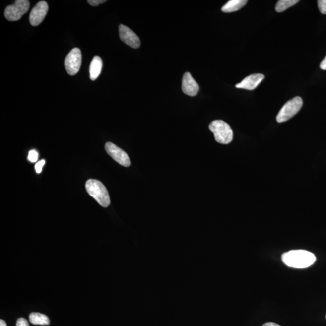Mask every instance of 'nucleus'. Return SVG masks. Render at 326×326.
<instances>
[{
	"instance_id": "f3484780",
	"label": "nucleus",
	"mask_w": 326,
	"mask_h": 326,
	"mask_svg": "<svg viewBox=\"0 0 326 326\" xmlns=\"http://www.w3.org/2000/svg\"><path fill=\"white\" fill-rule=\"evenodd\" d=\"M318 5L320 12L326 15V0H319L318 1Z\"/></svg>"
},
{
	"instance_id": "6e6552de",
	"label": "nucleus",
	"mask_w": 326,
	"mask_h": 326,
	"mask_svg": "<svg viewBox=\"0 0 326 326\" xmlns=\"http://www.w3.org/2000/svg\"><path fill=\"white\" fill-rule=\"evenodd\" d=\"M49 10V5L46 1L38 2L30 13V23L33 26H38L43 21Z\"/></svg>"
},
{
	"instance_id": "2eb2a0df",
	"label": "nucleus",
	"mask_w": 326,
	"mask_h": 326,
	"mask_svg": "<svg viewBox=\"0 0 326 326\" xmlns=\"http://www.w3.org/2000/svg\"><path fill=\"white\" fill-rule=\"evenodd\" d=\"M299 2V0H280L275 6V10L278 13L282 12Z\"/></svg>"
},
{
	"instance_id": "6ab92c4d",
	"label": "nucleus",
	"mask_w": 326,
	"mask_h": 326,
	"mask_svg": "<svg viewBox=\"0 0 326 326\" xmlns=\"http://www.w3.org/2000/svg\"><path fill=\"white\" fill-rule=\"evenodd\" d=\"M87 2L92 6H97V5L100 4H104L107 1H105V0H88Z\"/></svg>"
},
{
	"instance_id": "7ed1b4c3",
	"label": "nucleus",
	"mask_w": 326,
	"mask_h": 326,
	"mask_svg": "<svg viewBox=\"0 0 326 326\" xmlns=\"http://www.w3.org/2000/svg\"><path fill=\"white\" fill-rule=\"evenodd\" d=\"M209 129L213 133L214 138L217 143L228 144L233 138V132L229 125L221 120H216L211 122Z\"/></svg>"
},
{
	"instance_id": "a211bd4d",
	"label": "nucleus",
	"mask_w": 326,
	"mask_h": 326,
	"mask_svg": "<svg viewBox=\"0 0 326 326\" xmlns=\"http://www.w3.org/2000/svg\"><path fill=\"white\" fill-rule=\"evenodd\" d=\"M45 163V160H42L35 164V171L38 173V174H40V173L42 172V170H43V167L44 166Z\"/></svg>"
},
{
	"instance_id": "9d476101",
	"label": "nucleus",
	"mask_w": 326,
	"mask_h": 326,
	"mask_svg": "<svg viewBox=\"0 0 326 326\" xmlns=\"http://www.w3.org/2000/svg\"><path fill=\"white\" fill-rule=\"evenodd\" d=\"M199 85L195 81L190 72H187L184 74L182 81V90L187 95L195 96L199 91Z\"/></svg>"
},
{
	"instance_id": "1a4fd4ad",
	"label": "nucleus",
	"mask_w": 326,
	"mask_h": 326,
	"mask_svg": "<svg viewBox=\"0 0 326 326\" xmlns=\"http://www.w3.org/2000/svg\"><path fill=\"white\" fill-rule=\"evenodd\" d=\"M119 30L120 38L124 43L133 49H138L140 47L141 44L140 38L129 27L121 24Z\"/></svg>"
},
{
	"instance_id": "dca6fc26",
	"label": "nucleus",
	"mask_w": 326,
	"mask_h": 326,
	"mask_svg": "<svg viewBox=\"0 0 326 326\" xmlns=\"http://www.w3.org/2000/svg\"><path fill=\"white\" fill-rule=\"evenodd\" d=\"M38 158V153L35 150H32L29 153V155H28V160H29L30 162L35 163L37 161Z\"/></svg>"
},
{
	"instance_id": "f257e3e1",
	"label": "nucleus",
	"mask_w": 326,
	"mask_h": 326,
	"mask_svg": "<svg viewBox=\"0 0 326 326\" xmlns=\"http://www.w3.org/2000/svg\"><path fill=\"white\" fill-rule=\"evenodd\" d=\"M281 260L286 266L294 268H306L313 265L316 261L313 253L303 250H291L283 253Z\"/></svg>"
},
{
	"instance_id": "b1692460",
	"label": "nucleus",
	"mask_w": 326,
	"mask_h": 326,
	"mask_svg": "<svg viewBox=\"0 0 326 326\" xmlns=\"http://www.w3.org/2000/svg\"></svg>"
},
{
	"instance_id": "20e7f679",
	"label": "nucleus",
	"mask_w": 326,
	"mask_h": 326,
	"mask_svg": "<svg viewBox=\"0 0 326 326\" xmlns=\"http://www.w3.org/2000/svg\"><path fill=\"white\" fill-rule=\"evenodd\" d=\"M303 106V100L300 97H295L287 102L277 114L276 120L278 123L289 121L299 112Z\"/></svg>"
},
{
	"instance_id": "412c9836",
	"label": "nucleus",
	"mask_w": 326,
	"mask_h": 326,
	"mask_svg": "<svg viewBox=\"0 0 326 326\" xmlns=\"http://www.w3.org/2000/svg\"><path fill=\"white\" fill-rule=\"evenodd\" d=\"M320 68L323 69V70H326V57L322 61L321 64H320Z\"/></svg>"
},
{
	"instance_id": "f03ea898",
	"label": "nucleus",
	"mask_w": 326,
	"mask_h": 326,
	"mask_svg": "<svg viewBox=\"0 0 326 326\" xmlns=\"http://www.w3.org/2000/svg\"><path fill=\"white\" fill-rule=\"evenodd\" d=\"M85 188L88 194L102 207L106 208L110 205L111 200L107 189L100 181L88 180L86 181Z\"/></svg>"
},
{
	"instance_id": "0eeeda50",
	"label": "nucleus",
	"mask_w": 326,
	"mask_h": 326,
	"mask_svg": "<svg viewBox=\"0 0 326 326\" xmlns=\"http://www.w3.org/2000/svg\"><path fill=\"white\" fill-rule=\"evenodd\" d=\"M105 147L107 154L111 156L117 163L124 167L130 166L131 162H130L128 154L124 150L119 148L116 145L111 143V142H108L106 143Z\"/></svg>"
},
{
	"instance_id": "4468645a",
	"label": "nucleus",
	"mask_w": 326,
	"mask_h": 326,
	"mask_svg": "<svg viewBox=\"0 0 326 326\" xmlns=\"http://www.w3.org/2000/svg\"><path fill=\"white\" fill-rule=\"evenodd\" d=\"M30 322L35 325H49L50 320L49 317L46 315L38 313H32L29 316Z\"/></svg>"
},
{
	"instance_id": "f8f14e48",
	"label": "nucleus",
	"mask_w": 326,
	"mask_h": 326,
	"mask_svg": "<svg viewBox=\"0 0 326 326\" xmlns=\"http://www.w3.org/2000/svg\"><path fill=\"white\" fill-rule=\"evenodd\" d=\"M102 66L103 63L101 58L98 56L94 57L90 64V74L91 80H95L98 78L99 75L101 73Z\"/></svg>"
},
{
	"instance_id": "4be33fe9",
	"label": "nucleus",
	"mask_w": 326,
	"mask_h": 326,
	"mask_svg": "<svg viewBox=\"0 0 326 326\" xmlns=\"http://www.w3.org/2000/svg\"><path fill=\"white\" fill-rule=\"evenodd\" d=\"M262 326H281L277 324V323L268 322V323H264V324Z\"/></svg>"
},
{
	"instance_id": "aec40b11",
	"label": "nucleus",
	"mask_w": 326,
	"mask_h": 326,
	"mask_svg": "<svg viewBox=\"0 0 326 326\" xmlns=\"http://www.w3.org/2000/svg\"><path fill=\"white\" fill-rule=\"evenodd\" d=\"M16 326H29V324L26 319L24 318H19L16 322Z\"/></svg>"
},
{
	"instance_id": "423d86ee",
	"label": "nucleus",
	"mask_w": 326,
	"mask_h": 326,
	"mask_svg": "<svg viewBox=\"0 0 326 326\" xmlns=\"http://www.w3.org/2000/svg\"><path fill=\"white\" fill-rule=\"evenodd\" d=\"M82 55L78 48L72 49L65 60V68L68 74L74 76L79 72L81 66Z\"/></svg>"
},
{
	"instance_id": "39448f33",
	"label": "nucleus",
	"mask_w": 326,
	"mask_h": 326,
	"mask_svg": "<svg viewBox=\"0 0 326 326\" xmlns=\"http://www.w3.org/2000/svg\"><path fill=\"white\" fill-rule=\"evenodd\" d=\"M30 2L28 0H16L15 4L5 8V18L9 21H18L28 12Z\"/></svg>"
},
{
	"instance_id": "5701e85b",
	"label": "nucleus",
	"mask_w": 326,
	"mask_h": 326,
	"mask_svg": "<svg viewBox=\"0 0 326 326\" xmlns=\"http://www.w3.org/2000/svg\"><path fill=\"white\" fill-rule=\"evenodd\" d=\"M0 326H7L6 323L3 320H0Z\"/></svg>"
},
{
	"instance_id": "ddd939ff",
	"label": "nucleus",
	"mask_w": 326,
	"mask_h": 326,
	"mask_svg": "<svg viewBox=\"0 0 326 326\" xmlns=\"http://www.w3.org/2000/svg\"><path fill=\"white\" fill-rule=\"evenodd\" d=\"M247 2V0H230L222 7V11L225 13L236 12L242 9Z\"/></svg>"
},
{
	"instance_id": "9b49d317",
	"label": "nucleus",
	"mask_w": 326,
	"mask_h": 326,
	"mask_svg": "<svg viewBox=\"0 0 326 326\" xmlns=\"http://www.w3.org/2000/svg\"><path fill=\"white\" fill-rule=\"evenodd\" d=\"M264 76L262 74H254L245 77L241 83L236 85L238 88L245 89L247 90H253L257 88L261 82L264 79Z\"/></svg>"
}]
</instances>
